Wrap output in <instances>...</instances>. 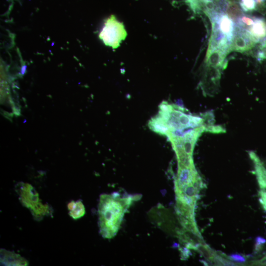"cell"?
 <instances>
[{"label": "cell", "instance_id": "5b68a950", "mask_svg": "<svg viewBox=\"0 0 266 266\" xmlns=\"http://www.w3.org/2000/svg\"><path fill=\"white\" fill-rule=\"evenodd\" d=\"M258 42L249 32L235 25L231 51L243 53L251 49Z\"/></svg>", "mask_w": 266, "mask_h": 266}, {"label": "cell", "instance_id": "9a60e30c", "mask_svg": "<svg viewBox=\"0 0 266 266\" xmlns=\"http://www.w3.org/2000/svg\"><path fill=\"white\" fill-rule=\"evenodd\" d=\"M213 262L216 265L219 266H234L233 263L217 255L216 253L214 256Z\"/></svg>", "mask_w": 266, "mask_h": 266}, {"label": "cell", "instance_id": "52a82bcc", "mask_svg": "<svg viewBox=\"0 0 266 266\" xmlns=\"http://www.w3.org/2000/svg\"><path fill=\"white\" fill-rule=\"evenodd\" d=\"M228 53L215 47H208L205 63L206 66L224 68V61Z\"/></svg>", "mask_w": 266, "mask_h": 266}, {"label": "cell", "instance_id": "d6986e66", "mask_svg": "<svg viewBox=\"0 0 266 266\" xmlns=\"http://www.w3.org/2000/svg\"><path fill=\"white\" fill-rule=\"evenodd\" d=\"M227 0L229 2H239V0Z\"/></svg>", "mask_w": 266, "mask_h": 266}, {"label": "cell", "instance_id": "5bb4252c", "mask_svg": "<svg viewBox=\"0 0 266 266\" xmlns=\"http://www.w3.org/2000/svg\"><path fill=\"white\" fill-rule=\"evenodd\" d=\"M239 4L243 11L250 12L257 8L256 0H239Z\"/></svg>", "mask_w": 266, "mask_h": 266}, {"label": "cell", "instance_id": "e0dca14e", "mask_svg": "<svg viewBox=\"0 0 266 266\" xmlns=\"http://www.w3.org/2000/svg\"><path fill=\"white\" fill-rule=\"evenodd\" d=\"M261 199L260 201L261 203L264 205V208L266 209V192L261 191Z\"/></svg>", "mask_w": 266, "mask_h": 266}, {"label": "cell", "instance_id": "7a4b0ae2", "mask_svg": "<svg viewBox=\"0 0 266 266\" xmlns=\"http://www.w3.org/2000/svg\"><path fill=\"white\" fill-rule=\"evenodd\" d=\"M157 133L166 135L169 131H186L204 125L203 118L185 112L183 107L164 101L160 105L158 114L148 124Z\"/></svg>", "mask_w": 266, "mask_h": 266}, {"label": "cell", "instance_id": "ba28073f", "mask_svg": "<svg viewBox=\"0 0 266 266\" xmlns=\"http://www.w3.org/2000/svg\"><path fill=\"white\" fill-rule=\"evenodd\" d=\"M0 263L5 266H27L28 261L19 254L0 249Z\"/></svg>", "mask_w": 266, "mask_h": 266}, {"label": "cell", "instance_id": "30bf717a", "mask_svg": "<svg viewBox=\"0 0 266 266\" xmlns=\"http://www.w3.org/2000/svg\"><path fill=\"white\" fill-rule=\"evenodd\" d=\"M250 158L255 163L256 174L260 186L262 188H266V169L261 163L259 157L253 151L249 152Z\"/></svg>", "mask_w": 266, "mask_h": 266}, {"label": "cell", "instance_id": "8fae6325", "mask_svg": "<svg viewBox=\"0 0 266 266\" xmlns=\"http://www.w3.org/2000/svg\"><path fill=\"white\" fill-rule=\"evenodd\" d=\"M69 215L74 219H78L85 213V207L80 200L72 201L68 204Z\"/></svg>", "mask_w": 266, "mask_h": 266}, {"label": "cell", "instance_id": "6da1fadb", "mask_svg": "<svg viewBox=\"0 0 266 266\" xmlns=\"http://www.w3.org/2000/svg\"><path fill=\"white\" fill-rule=\"evenodd\" d=\"M136 197H122L117 193L100 195L98 204L99 224L103 238L110 239L115 236L125 212Z\"/></svg>", "mask_w": 266, "mask_h": 266}, {"label": "cell", "instance_id": "9c48e42d", "mask_svg": "<svg viewBox=\"0 0 266 266\" xmlns=\"http://www.w3.org/2000/svg\"><path fill=\"white\" fill-rule=\"evenodd\" d=\"M246 30L259 41L266 36V23L262 19L254 18L252 23Z\"/></svg>", "mask_w": 266, "mask_h": 266}, {"label": "cell", "instance_id": "3957f363", "mask_svg": "<svg viewBox=\"0 0 266 266\" xmlns=\"http://www.w3.org/2000/svg\"><path fill=\"white\" fill-rule=\"evenodd\" d=\"M16 191L22 203L30 210L35 219L40 220L51 213L50 206L41 202L38 193L31 185L22 183Z\"/></svg>", "mask_w": 266, "mask_h": 266}, {"label": "cell", "instance_id": "277c9868", "mask_svg": "<svg viewBox=\"0 0 266 266\" xmlns=\"http://www.w3.org/2000/svg\"><path fill=\"white\" fill-rule=\"evenodd\" d=\"M127 34L123 24L111 15L105 21L99 37L105 45L116 49L125 39Z\"/></svg>", "mask_w": 266, "mask_h": 266}, {"label": "cell", "instance_id": "2e32d148", "mask_svg": "<svg viewBox=\"0 0 266 266\" xmlns=\"http://www.w3.org/2000/svg\"><path fill=\"white\" fill-rule=\"evenodd\" d=\"M229 259L233 261L239 263H244L246 262L245 257L239 254H233L229 257Z\"/></svg>", "mask_w": 266, "mask_h": 266}, {"label": "cell", "instance_id": "ac0fdd59", "mask_svg": "<svg viewBox=\"0 0 266 266\" xmlns=\"http://www.w3.org/2000/svg\"><path fill=\"white\" fill-rule=\"evenodd\" d=\"M257 244L261 245L266 242V240L261 237H258L256 238Z\"/></svg>", "mask_w": 266, "mask_h": 266}, {"label": "cell", "instance_id": "7c38bea8", "mask_svg": "<svg viewBox=\"0 0 266 266\" xmlns=\"http://www.w3.org/2000/svg\"><path fill=\"white\" fill-rule=\"evenodd\" d=\"M226 14L235 23L244 14L243 10L237 2H229Z\"/></svg>", "mask_w": 266, "mask_h": 266}, {"label": "cell", "instance_id": "8992f818", "mask_svg": "<svg viewBox=\"0 0 266 266\" xmlns=\"http://www.w3.org/2000/svg\"><path fill=\"white\" fill-rule=\"evenodd\" d=\"M220 68L207 66L200 87L203 94L212 96L218 90L221 77Z\"/></svg>", "mask_w": 266, "mask_h": 266}, {"label": "cell", "instance_id": "4fadbf2b", "mask_svg": "<svg viewBox=\"0 0 266 266\" xmlns=\"http://www.w3.org/2000/svg\"><path fill=\"white\" fill-rule=\"evenodd\" d=\"M199 252L206 260L210 262H213L215 252L205 244H198L196 246V249Z\"/></svg>", "mask_w": 266, "mask_h": 266}]
</instances>
